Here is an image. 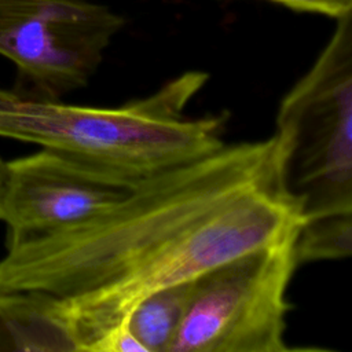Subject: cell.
Segmentation results:
<instances>
[{"mask_svg":"<svg viewBox=\"0 0 352 352\" xmlns=\"http://www.w3.org/2000/svg\"><path fill=\"white\" fill-rule=\"evenodd\" d=\"M274 135L220 148L133 186L80 224L7 242L0 292L56 298L77 352H91L158 289L297 232Z\"/></svg>","mask_w":352,"mask_h":352,"instance_id":"obj_1","label":"cell"},{"mask_svg":"<svg viewBox=\"0 0 352 352\" xmlns=\"http://www.w3.org/2000/svg\"><path fill=\"white\" fill-rule=\"evenodd\" d=\"M208 78L190 70L116 107L69 104L0 88V138L37 144L138 184L226 143V116L186 114Z\"/></svg>","mask_w":352,"mask_h":352,"instance_id":"obj_2","label":"cell"},{"mask_svg":"<svg viewBox=\"0 0 352 352\" xmlns=\"http://www.w3.org/2000/svg\"><path fill=\"white\" fill-rule=\"evenodd\" d=\"M275 124L280 177L302 223L351 219L352 11L282 98Z\"/></svg>","mask_w":352,"mask_h":352,"instance_id":"obj_3","label":"cell"},{"mask_svg":"<svg viewBox=\"0 0 352 352\" xmlns=\"http://www.w3.org/2000/svg\"><path fill=\"white\" fill-rule=\"evenodd\" d=\"M296 234L195 276L169 352L296 349L286 342L287 315L293 307L287 290L298 268Z\"/></svg>","mask_w":352,"mask_h":352,"instance_id":"obj_4","label":"cell"},{"mask_svg":"<svg viewBox=\"0 0 352 352\" xmlns=\"http://www.w3.org/2000/svg\"><path fill=\"white\" fill-rule=\"evenodd\" d=\"M122 23L82 0H0V55L18 69L15 91L60 99L84 88Z\"/></svg>","mask_w":352,"mask_h":352,"instance_id":"obj_5","label":"cell"},{"mask_svg":"<svg viewBox=\"0 0 352 352\" xmlns=\"http://www.w3.org/2000/svg\"><path fill=\"white\" fill-rule=\"evenodd\" d=\"M133 186L48 148L4 162L0 221L7 227V242L87 221Z\"/></svg>","mask_w":352,"mask_h":352,"instance_id":"obj_6","label":"cell"},{"mask_svg":"<svg viewBox=\"0 0 352 352\" xmlns=\"http://www.w3.org/2000/svg\"><path fill=\"white\" fill-rule=\"evenodd\" d=\"M0 338L11 349L74 351L55 297L34 292H0Z\"/></svg>","mask_w":352,"mask_h":352,"instance_id":"obj_7","label":"cell"},{"mask_svg":"<svg viewBox=\"0 0 352 352\" xmlns=\"http://www.w3.org/2000/svg\"><path fill=\"white\" fill-rule=\"evenodd\" d=\"M191 280L155 290L128 315L126 326L144 352H169L186 311Z\"/></svg>","mask_w":352,"mask_h":352,"instance_id":"obj_8","label":"cell"},{"mask_svg":"<svg viewBox=\"0 0 352 352\" xmlns=\"http://www.w3.org/2000/svg\"><path fill=\"white\" fill-rule=\"evenodd\" d=\"M298 265L349 257L352 253V217L302 223L296 234Z\"/></svg>","mask_w":352,"mask_h":352,"instance_id":"obj_9","label":"cell"},{"mask_svg":"<svg viewBox=\"0 0 352 352\" xmlns=\"http://www.w3.org/2000/svg\"><path fill=\"white\" fill-rule=\"evenodd\" d=\"M297 11L319 12L340 18L352 11V0H272Z\"/></svg>","mask_w":352,"mask_h":352,"instance_id":"obj_10","label":"cell"},{"mask_svg":"<svg viewBox=\"0 0 352 352\" xmlns=\"http://www.w3.org/2000/svg\"><path fill=\"white\" fill-rule=\"evenodd\" d=\"M3 164H4V161L0 158V176H1V169H3Z\"/></svg>","mask_w":352,"mask_h":352,"instance_id":"obj_11","label":"cell"}]
</instances>
